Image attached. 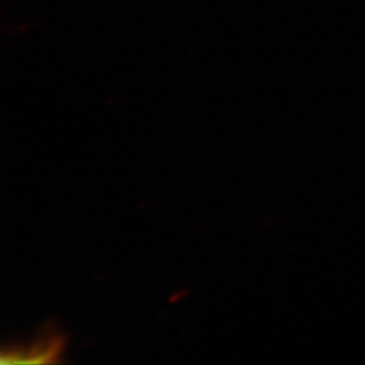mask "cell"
Listing matches in <instances>:
<instances>
[{
  "label": "cell",
  "mask_w": 365,
  "mask_h": 365,
  "mask_svg": "<svg viewBox=\"0 0 365 365\" xmlns=\"http://www.w3.org/2000/svg\"><path fill=\"white\" fill-rule=\"evenodd\" d=\"M66 349L61 333L46 329L29 346H10L1 351L0 363L6 364H52L57 363Z\"/></svg>",
  "instance_id": "6da1fadb"
}]
</instances>
